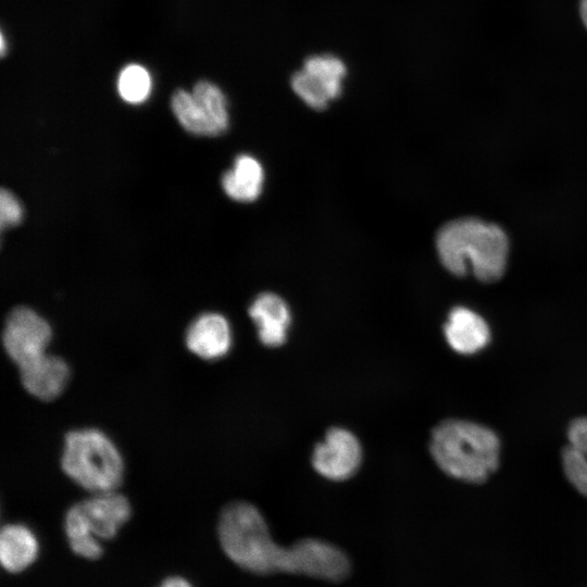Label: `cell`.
<instances>
[{"mask_svg": "<svg viewBox=\"0 0 587 587\" xmlns=\"http://www.w3.org/2000/svg\"><path fill=\"white\" fill-rule=\"evenodd\" d=\"M429 451L447 475L462 482L482 484L499 467L501 442L498 435L485 425L448 419L433 428Z\"/></svg>", "mask_w": 587, "mask_h": 587, "instance_id": "6da1fadb", "label": "cell"}, {"mask_svg": "<svg viewBox=\"0 0 587 587\" xmlns=\"http://www.w3.org/2000/svg\"><path fill=\"white\" fill-rule=\"evenodd\" d=\"M436 247L444 266L455 275L471 271L480 280L494 282L504 272L508 239L497 225L477 218L452 221L438 232Z\"/></svg>", "mask_w": 587, "mask_h": 587, "instance_id": "7a4b0ae2", "label": "cell"}, {"mask_svg": "<svg viewBox=\"0 0 587 587\" xmlns=\"http://www.w3.org/2000/svg\"><path fill=\"white\" fill-rule=\"evenodd\" d=\"M217 530L225 554L243 570L257 574L288 572L289 548L274 541L253 504H227L221 512Z\"/></svg>", "mask_w": 587, "mask_h": 587, "instance_id": "3957f363", "label": "cell"}, {"mask_svg": "<svg viewBox=\"0 0 587 587\" xmlns=\"http://www.w3.org/2000/svg\"><path fill=\"white\" fill-rule=\"evenodd\" d=\"M61 465L77 485L96 494L114 491L124 472L123 459L114 442L95 428L65 435Z\"/></svg>", "mask_w": 587, "mask_h": 587, "instance_id": "277c9868", "label": "cell"}, {"mask_svg": "<svg viewBox=\"0 0 587 587\" xmlns=\"http://www.w3.org/2000/svg\"><path fill=\"white\" fill-rule=\"evenodd\" d=\"M171 107L179 124L193 135L217 136L228 127L225 95L211 82H198L191 92L176 90Z\"/></svg>", "mask_w": 587, "mask_h": 587, "instance_id": "5b68a950", "label": "cell"}, {"mask_svg": "<svg viewBox=\"0 0 587 587\" xmlns=\"http://www.w3.org/2000/svg\"><path fill=\"white\" fill-rule=\"evenodd\" d=\"M347 74L346 64L336 55H311L290 80L295 93L310 108L325 109L339 97Z\"/></svg>", "mask_w": 587, "mask_h": 587, "instance_id": "8992f818", "label": "cell"}, {"mask_svg": "<svg viewBox=\"0 0 587 587\" xmlns=\"http://www.w3.org/2000/svg\"><path fill=\"white\" fill-rule=\"evenodd\" d=\"M51 337L52 329L41 315L16 307L7 317L2 341L10 359L21 366L46 353Z\"/></svg>", "mask_w": 587, "mask_h": 587, "instance_id": "52a82bcc", "label": "cell"}, {"mask_svg": "<svg viewBox=\"0 0 587 587\" xmlns=\"http://www.w3.org/2000/svg\"><path fill=\"white\" fill-rule=\"evenodd\" d=\"M349 571L350 562L347 554L327 541L305 538L289 546L288 573L340 580L349 574Z\"/></svg>", "mask_w": 587, "mask_h": 587, "instance_id": "ba28073f", "label": "cell"}, {"mask_svg": "<svg viewBox=\"0 0 587 587\" xmlns=\"http://www.w3.org/2000/svg\"><path fill=\"white\" fill-rule=\"evenodd\" d=\"M362 449L358 438L348 429L330 428L313 451L312 464L317 473L332 480L352 476L360 466Z\"/></svg>", "mask_w": 587, "mask_h": 587, "instance_id": "9c48e42d", "label": "cell"}, {"mask_svg": "<svg viewBox=\"0 0 587 587\" xmlns=\"http://www.w3.org/2000/svg\"><path fill=\"white\" fill-rule=\"evenodd\" d=\"M21 382L30 395L50 401L59 397L70 380V367L60 357L48 354L18 366Z\"/></svg>", "mask_w": 587, "mask_h": 587, "instance_id": "30bf717a", "label": "cell"}, {"mask_svg": "<svg viewBox=\"0 0 587 587\" xmlns=\"http://www.w3.org/2000/svg\"><path fill=\"white\" fill-rule=\"evenodd\" d=\"M187 348L204 360H217L232 347V329L227 320L218 313L199 315L188 327L185 337Z\"/></svg>", "mask_w": 587, "mask_h": 587, "instance_id": "8fae6325", "label": "cell"}, {"mask_svg": "<svg viewBox=\"0 0 587 587\" xmlns=\"http://www.w3.org/2000/svg\"><path fill=\"white\" fill-rule=\"evenodd\" d=\"M444 333L450 348L464 355L482 351L490 341L487 322L479 314L464 307H455L450 311Z\"/></svg>", "mask_w": 587, "mask_h": 587, "instance_id": "7c38bea8", "label": "cell"}, {"mask_svg": "<svg viewBox=\"0 0 587 587\" xmlns=\"http://www.w3.org/2000/svg\"><path fill=\"white\" fill-rule=\"evenodd\" d=\"M79 504L90 530L99 539L113 538L130 516L128 500L114 491L97 494Z\"/></svg>", "mask_w": 587, "mask_h": 587, "instance_id": "4fadbf2b", "label": "cell"}, {"mask_svg": "<svg viewBox=\"0 0 587 587\" xmlns=\"http://www.w3.org/2000/svg\"><path fill=\"white\" fill-rule=\"evenodd\" d=\"M249 315L257 325L260 341L267 347H278L286 340L290 311L277 295H259L249 308Z\"/></svg>", "mask_w": 587, "mask_h": 587, "instance_id": "5bb4252c", "label": "cell"}, {"mask_svg": "<svg viewBox=\"0 0 587 587\" xmlns=\"http://www.w3.org/2000/svg\"><path fill=\"white\" fill-rule=\"evenodd\" d=\"M566 437L567 445L561 453L564 474L570 484L587 497V416L574 419Z\"/></svg>", "mask_w": 587, "mask_h": 587, "instance_id": "9a60e30c", "label": "cell"}, {"mask_svg": "<svg viewBox=\"0 0 587 587\" xmlns=\"http://www.w3.org/2000/svg\"><path fill=\"white\" fill-rule=\"evenodd\" d=\"M39 550L35 534L25 525L8 524L0 534V561L2 567L17 573L28 567Z\"/></svg>", "mask_w": 587, "mask_h": 587, "instance_id": "2e32d148", "label": "cell"}, {"mask_svg": "<svg viewBox=\"0 0 587 587\" xmlns=\"http://www.w3.org/2000/svg\"><path fill=\"white\" fill-rule=\"evenodd\" d=\"M263 168L260 162L248 154H240L234 166L222 176V187L233 200L240 202L254 201L262 191Z\"/></svg>", "mask_w": 587, "mask_h": 587, "instance_id": "e0dca14e", "label": "cell"}, {"mask_svg": "<svg viewBox=\"0 0 587 587\" xmlns=\"http://www.w3.org/2000/svg\"><path fill=\"white\" fill-rule=\"evenodd\" d=\"M64 529L71 549L77 555L96 560L102 554V547L90 530L79 503L74 504L65 514Z\"/></svg>", "mask_w": 587, "mask_h": 587, "instance_id": "ac0fdd59", "label": "cell"}, {"mask_svg": "<svg viewBox=\"0 0 587 587\" xmlns=\"http://www.w3.org/2000/svg\"><path fill=\"white\" fill-rule=\"evenodd\" d=\"M117 90L128 103H141L150 95L151 77L149 72L138 64L124 67L118 76Z\"/></svg>", "mask_w": 587, "mask_h": 587, "instance_id": "d6986e66", "label": "cell"}, {"mask_svg": "<svg viewBox=\"0 0 587 587\" xmlns=\"http://www.w3.org/2000/svg\"><path fill=\"white\" fill-rule=\"evenodd\" d=\"M23 218V207L18 199L7 189L0 192V225L1 228L15 226Z\"/></svg>", "mask_w": 587, "mask_h": 587, "instance_id": "ffe728a7", "label": "cell"}, {"mask_svg": "<svg viewBox=\"0 0 587 587\" xmlns=\"http://www.w3.org/2000/svg\"><path fill=\"white\" fill-rule=\"evenodd\" d=\"M159 587H192L188 580L179 576H171L164 579Z\"/></svg>", "mask_w": 587, "mask_h": 587, "instance_id": "44dd1931", "label": "cell"}, {"mask_svg": "<svg viewBox=\"0 0 587 587\" xmlns=\"http://www.w3.org/2000/svg\"><path fill=\"white\" fill-rule=\"evenodd\" d=\"M580 16L587 28V0H580Z\"/></svg>", "mask_w": 587, "mask_h": 587, "instance_id": "7402d4cb", "label": "cell"}, {"mask_svg": "<svg viewBox=\"0 0 587 587\" xmlns=\"http://www.w3.org/2000/svg\"><path fill=\"white\" fill-rule=\"evenodd\" d=\"M4 53H5V41H4L3 34H1V54L4 55Z\"/></svg>", "mask_w": 587, "mask_h": 587, "instance_id": "603a6c76", "label": "cell"}]
</instances>
